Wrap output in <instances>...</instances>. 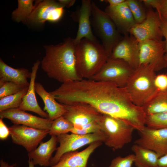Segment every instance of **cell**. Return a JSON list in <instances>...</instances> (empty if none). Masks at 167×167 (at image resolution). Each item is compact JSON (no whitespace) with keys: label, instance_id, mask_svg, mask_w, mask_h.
<instances>
[{"label":"cell","instance_id":"obj_22","mask_svg":"<svg viewBox=\"0 0 167 167\" xmlns=\"http://www.w3.org/2000/svg\"><path fill=\"white\" fill-rule=\"evenodd\" d=\"M31 72L25 68H14L0 59V81L13 82L24 87H28V78H30Z\"/></svg>","mask_w":167,"mask_h":167},{"label":"cell","instance_id":"obj_11","mask_svg":"<svg viewBox=\"0 0 167 167\" xmlns=\"http://www.w3.org/2000/svg\"><path fill=\"white\" fill-rule=\"evenodd\" d=\"M134 144L152 150L159 157L167 154V129H154L145 126Z\"/></svg>","mask_w":167,"mask_h":167},{"label":"cell","instance_id":"obj_42","mask_svg":"<svg viewBox=\"0 0 167 167\" xmlns=\"http://www.w3.org/2000/svg\"><path fill=\"white\" fill-rule=\"evenodd\" d=\"M165 59L167 62V53H166L165 55Z\"/></svg>","mask_w":167,"mask_h":167},{"label":"cell","instance_id":"obj_14","mask_svg":"<svg viewBox=\"0 0 167 167\" xmlns=\"http://www.w3.org/2000/svg\"><path fill=\"white\" fill-rule=\"evenodd\" d=\"M109 58L123 60L133 69H136L139 65V42L130 35L124 36L113 48Z\"/></svg>","mask_w":167,"mask_h":167},{"label":"cell","instance_id":"obj_38","mask_svg":"<svg viewBox=\"0 0 167 167\" xmlns=\"http://www.w3.org/2000/svg\"><path fill=\"white\" fill-rule=\"evenodd\" d=\"M58 2L65 7H70L74 5L76 2L75 0H59Z\"/></svg>","mask_w":167,"mask_h":167},{"label":"cell","instance_id":"obj_12","mask_svg":"<svg viewBox=\"0 0 167 167\" xmlns=\"http://www.w3.org/2000/svg\"><path fill=\"white\" fill-rule=\"evenodd\" d=\"M63 105L66 110L63 116L71 122L75 128L92 122L97 121L102 114L86 103L79 102Z\"/></svg>","mask_w":167,"mask_h":167},{"label":"cell","instance_id":"obj_24","mask_svg":"<svg viewBox=\"0 0 167 167\" xmlns=\"http://www.w3.org/2000/svg\"><path fill=\"white\" fill-rule=\"evenodd\" d=\"M142 108L146 115L167 112V91H158Z\"/></svg>","mask_w":167,"mask_h":167},{"label":"cell","instance_id":"obj_2","mask_svg":"<svg viewBox=\"0 0 167 167\" xmlns=\"http://www.w3.org/2000/svg\"><path fill=\"white\" fill-rule=\"evenodd\" d=\"M76 68L82 79H91L100 71L109 58L98 41L84 38L75 45Z\"/></svg>","mask_w":167,"mask_h":167},{"label":"cell","instance_id":"obj_13","mask_svg":"<svg viewBox=\"0 0 167 167\" xmlns=\"http://www.w3.org/2000/svg\"><path fill=\"white\" fill-rule=\"evenodd\" d=\"M28 21L36 24L44 23L48 21L56 22L62 17L64 6L54 0L37 1Z\"/></svg>","mask_w":167,"mask_h":167},{"label":"cell","instance_id":"obj_39","mask_svg":"<svg viewBox=\"0 0 167 167\" xmlns=\"http://www.w3.org/2000/svg\"><path fill=\"white\" fill-rule=\"evenodd\" d=\"M105 2L109 4V6H111L118 5L125 2V0H106Z\"/></svg>","mask_w":167,"mask_h":167},{"label":"cell","instance_id":"obj_32","mask_svg":"<svg viewBox=\"0 0 167 167\" xmlns=\"http://www.w3.org/2000/svg\"><path fill=\"white\" fill-rule=\"evenodd\" d=\"M135 160L134 154H130L124 157L118 156L112 161L109 167H131Z\"/></svg>","mask_w":167,"mask_h":167},{"label":"cell","instance_id":"obj_36","mask_svg":"<svg viewBox=\"0 0 167 167\" xmlns=\"http://www.w3.org/2000/svg\"><path fill=\"white\" fill-rule=\"evenodd\" d=\"M160 17L161 20V28L163 37L165 39L166 53H167V21L161 17L160 16Z\"/></svg>","mask_w":167,"mask_h":167},{"label":"cell","instance_id":"obj_10","mask_svg":"<svg viewBox=\"0 0 167 167\" xmlns=\"http://www.w3.org/2000/svg\"><path fill=\"white\" fill-rule=\"evenodd\" d=\"M8 128L13 143L22 146L28 152L36 148L49 133V130L23 125L14 124Z\"/></svg>","mask_w":167,"mask_h":167},{"label":"cell","instance_id":"obj_21","mask_svg":"<svg viewBox=\"0 0 167 167\" xmlns=\"http://www.w3.org/2000/svg\"><path fill=\"white\" fill-rule=\"evenodd\" d=\"M35 89L44 103V110L48 113L49 120L53 121L64 115L66 110L63 105L58 102L49 92H47L41 84L36 82Z\"/></svg>","mask_w":167,"mask_h":167},{"label":"cell","instance_id":"obj_31","mask_svg":"<svg viewBox=\"0 0 167 167\" xmlns=\"http://www.w3.org/2000/svg\"><path fill=\"white\" fill-rule=\"evenodd\" d=\"M102 131L101 128L96 121L92 122L78 128H73L71 132L78 135H84L98 133Z\"/></svg>","mask_w":167,"mask_h":167},{"label":"cell","instance_id":"obj_4","mask_svg":"<svg viewBox=\"0 0 167 167\" xmlns=\"http://www.w3.org/2000/svg\"><path fill=\"white\" fill-rule=\"evenodd\" d=\"M97 122L105 136L104 143L107 146L117 150L131 142L135 129L122 120L102 114Z\"/></svg>","mask_w":167,"mask_h":167},{"label":"cell","instance_id":"obj_16","mask_svg":"<svg viewBox=\"0 0 167 167\" xmlns=\"http://www.w3.org/2000/svg\"><path fill=\"white\" fill-rule=\"evenodd\" d=\"M92 1L90 0H82L81 5L72 17L78 23V29L74 41L76 45L81 40L86 38L97 41L92 32L90 17L92 14Z\"/></svg>","mask_w":167,"mask_h":167},{"label":"cell","instance_id":"obj_17","mask_svg":"<svg viewBox=\"0 0 167 167\" xmlns=\"http://www.w3.org/2000/svg\"><path fill=\"white\" fill-rule=\"evenodd\" d=\"M104 11L113 20L120 34H130L131 28L136 24L126 2L116 6L109 5Z\"/></svg>","mask_w":167,"mask_h":167},{"label":"cell","instance_id":"obj_1","mask_svg":"<svg viewBox=\"0 0 167 167\" xmlns=\"http://www.w3.org/2000/svg\"><path fill=\"white\" fill-rule=\"evenodd\" d=\"M74 39L68 38L56 45L44 46L45 54L41 62L47 76L62 83L80 80L76 71Z\"/></svg>","mask_w":167,"mask_h":167},{"label":"cell","instance_id":"obj_34","mask_svg":"<svg viewBox=\"0 0 167 167\" xmlns=\"http://www.w3.org/2000/svg\"><path fill=\"white\" fill-rule=\"evenodd\" d=\"M155 8L159 15L167 21V0H157Z\"/></svg>","mask_w":167,"mask_h":167},{"label":"cell","instance_id":"obj_40","mask_svg":"<svg viewBox=\"0 0 167 167\" xmlns=\"http://www.w3.org/2000/svg\"><path fill=\"white\" fill-rule=\"evenodd\" d=\"M0 167H17L14 164L10 165L4 161L2 159L0 161Z\"/></svg>","mask_w":167,"mask_h":167},{"label":"cell","instance_id":"obj_41","mask_svg":"<svg viewBox=\"0 0 167 167\" xmlns=\"http://www.w3.org/2000/svg\"><path fill=\"white\" fill-rule=\"evenodd\" d=\"M28 162V167H34L35 165L32 160L29 159Z\"/></svg>","mask_w":167,"mask_h":167},{"label":"cell","instance_id":"obj_26","mask_svg":"<svg viewBox=\"0 0 167 167\" xmlns=\"http://www.w3.org/2000/svg\"><path fill=\"white\" fill-rule=\"evenodd\" d=\"M28 87L15 94L0 99V112L18 108L22 103L24 96L28 91Z\"/></svg>","mask_w":167,"mask_h":167},{"label":"cell","instance_id":"obj_29","mask_svg":"<svg viewBox=\"0 0 167 167\" xmlns=\"http://www.w3.org/2000/svg\"><path fill=\"white\" fill-rule=\"evenodd\" d=\"M126 2L136 24L142 23L145 19L147 11L140 1L126 0Z\"/></svg>","mask_w":167,"mask_h":167},{"label":"cell","instance_id":"obj_35","mask_svg":"<svg viewBox=\"0 0 167 167\" xmlns=\"http://www.w3.org/2000/svg\"><path fill=\"white\" fill-rule=\"evenodd\" d=\"M10 131L2 120L0 118V139L4 140L6 139L10 135Z\"/></svg>","mask_w":167,"mask_h":167},{"label":"cell","instance_id":"obj_18","mask_svg":"<svg viewBox=\"0 0 167 167\" xmlns=\"http://www.w3.org/2000/svg\"><path fill=\"white\" fill-rule=\"evenodd\" d=\"M103 142L98 141L93 143L80 152L74 151L66 152L61 156L56 164L49 167H87L90 155Z\"/></svg>","mask_w":167,"mask_h":167},{"label":"cell","instance_id":"obj_6","mask_svg":"<svg viewBox=\"0 0 167 167\" xmlns=\"http://www.w3.org/2000/svg\"><path fill=\"white\" fill-rule=\"evenodd\" d=\"M56 137L59 146L57 148L55 155L50 160V166L56 164L64 153L75 151L86 145L95 142L102 141L104 142L106 139L102 131L84 135L66 133Z\"/></svg>","mask_w":167,"mask_h":167},{"label":"cell","instance_id":"obj_5","mask_svg":"<svg viewBox=\"0 0 167 167\" xmlns=\"http://www.w3.org/2000/svg\"><path fill=\"white\" fill-rule=\"evenodd\" d=\"M92 8L91 25L109 58L113 48L123 37L109 15L92 1Z\"/></svg>","mask_w":167,"mask_h":167},{"label":"cell","instance_id":"obj_33","mask_svg":"<svg viewBox=\"0 0 167 167\" xmlns=\"http://www.w3.org/2000/svg\"><path fill=\"white\" fill-rule=\"evenodd\" d=\"M154 84L158 91H167V74H162L156 75Z\"/></svg>","mask_w":167,"mask_h":167},{"label":"cell","instance_id":"obj_9","mask_svg":"<svg viewBox=\"0 0 167 167\" xmlns=\"http://www.w3.org/2000/svg\"><path fill=\"white\" fill-rule=\"evenodd\" d=\"M130 34L139 42L147 40H162L163 36L158 12L152 8H148L145 19L141 23L136 24L131 29Z\"/></svg>","mask_w":167,"mask_h":167},{"label":"cell","instance_id":"obj_25","mask_svg":"<svg viewBox=\"0 0 167 167\" xmlns=\"http://www.w3.org/2000/svg\"><path fill=\"white\" fill-rule=\"evenodd\" d=\"M33 0H18V7L14 10L12 16L14 20L18 22L26 23L35 7L33 4Z\"/></svg>","mask_w":167,"mask_h":167},{"label":"cell","instance_id":"obj_8","mask_svg":"<svg viewBox=\"0 0 167 167\" xmlns=\"http://www.w3.org/2000/svg\"><path fill=\"white\" fill-rule=\"evenodd\" d=\"M139 66L148 64L156 72L167 66L165 40H147L139 42Z\"/></svg>","mask_w":167,"mask_h":167},{"label":"cell","instance_id":"obj_27","mask_svg":"<svg viewBox=\"0 0 167 167\" xmlns=\"http://www.w3.org/2000/svg\"><path fill=\"white\" fill-rule=\"evenodd\" d=\"M74 127V125L62 116L52 121L49 134L57 136L71 132Z\"/></svg>","mask_w":167,"mask_h":167},{"label":"cell","instance_id":"obj_37","mask_svg":"<svg viewBox=\"0 0 167 167\" xmlns=\"http://www.w3.org/2000/svg\"><path fill=\"white\" fill-rule=\"evenodd\" d=\"M158 167H167V154L159 158Z\"/></svg>","mask_w":167,"mask_h":167},{"label":"cell","instance_id":"obj_20","mask_svg":"<svg viewBox=\"0 0 167 167\" xmlns=\"http://www.w3.org/2000/svg\"><path fill=\"white\" fill-rule=\"evenodd\" d=\"M57 137L51 136L46 142H41L39 146L34 150L28 152L29 159L32 160L35 165L50 166V161L53 153L57 149Z\"/></svg>","mask_w":167,"mask_h":167},{"label":"cell","instance_id":"obj_7","mask_svg":"<svg viewBox=\"0 0 167 167\" xmlns=\"http://www.w3.org/2000/svg\"><path fill=\"white\" fill-rule=\"evenodd\" d=\"M134 70L123 60L109 58L98 72L91 79L111 82L119 87L125 88Z\"/></svg>","mask_w":167,"mask_h":167},{"label":"cell","instance_id":"obj_28","mask_svg":"<svg viewBox=\"0 0 167 167\" xmlns=\"http://www.w3.org/2000/svg\"><path fill=\"white\" fill-rule=\"evenodd\" d=\"M145 126L154 129H167V112L146 115Z\"/></svg>","mask_w":167,"mask_h":167},{"label":"cell","instance_id":"obj_23","mask_svg":"<svg viewBox=\"0 0 167 167\" xmlns=\"http://www.w3.org/2000/svg\"><path fill=\"white\" fill-rule=\"evenodd\" d=\"M134 153V164L136 167H158L159 156L155 152L134 144L131 148Z\"/></svg>","mask_w":167,"mask_h":167},{"label":"cell","instance_id":"obj_19","mask_svg":"<svg viewBox=\"0 0 167 167\" xmlns=\"http://www.w3.org/2000/svg\"><path fill=\"white\" fill-rule=\"evenodd\" d=\"M41 64L38 60L33 64L32 68L30 80L26 94L24 96L22 103L18 108L24 111H28L35 113L41 118H48V113L43 110L39 105L36 96L35 79L37 70Z\"/></svg>","mask_w":167,"mask_h":167},{"label":"cell","instance_id":"obj_3","mask_svg":"<svg viewBox=\"0 0 167 167\" xmlns=\"http://www.w3.org/2000/svg\"><path fill=\"white\" fill-rule=\"evenodd\" d=\"M155 71L148 64L139 65L134 69L125 87L133 103L142 107L155 95Z\"/></svg>","mask_w":167,"mask_h":167},{"label":"cell","instance_id":"obj_30","mask_svg":"<svg viewBox=\"0 0 167 167\" xmlns=\"http://www.w3.org/2000/svg\"><path fill=\"white\" fill-rule=\"evenodd\" d=\"M26 87L13 82L0 81V99L15 94Z\"/></svg>","mask_w":167,"mask_h":167},{"label":"cell","instance_id":"obj_15","mask_svg":"<svg viewBox=\"0 0 167 167\" xmlns=\"http://www.w3.org/2000/svg\"><path fill=\"white\" fill-rule=\"evenodd\" d=\"M0 117L9 119L14 124L49 131L52 122L49 118L38 117L18 108L0 112Z\"/></svg>","mask_w":167,"mask_h":167}]
</instances>
